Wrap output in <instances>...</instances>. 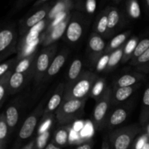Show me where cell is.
Segmentation results:
<instances>
[{"instance_id":"obj_1","label":"cell","mask_w":149,"mask_h":149,"mask_svg":"<svg viewBox=\"0 0 149 149\" xmlns=\"http://www.w3.org/2000/svg\"><path fill=\"white\" fill-rule=\"evenodd\" d=\"M98 76L90 71H84L81 77L72 84H65L64 100L88 99L90 92Z\"/></svg>"},{"instance_id":"obj_2","label":"cell","mask_w":149,"mask_h":149,"mask_svg":"<svg viewBox=\"0 0 149 149\" xmlns=\"http://www.w3.org/2000/svg\"><path fill=\"white\" fill-rule=\"evenodd\" d=\"M141 131L138 125H132L112 131L109 141L112 149H130L135 141V137Z\"/></svg>"},{"instance_id":"obj_3","label":"cell","mask_w":149,"mask_h":149,"mask_svg":"<svg viewBox=\"0 0 149 149\" xmlns=\"http://www.w3.org/2000/svg\"><path fill=\"white\" fill-rule=\"evenodd\" d=\"M87 99L64 100L55 112L57 121L61 125H67L78 119L84 113V106Z\"/></svg>"},{"instance_id":"obj_4","label":"cell","mask_w":149,"mask_h":149,"mask_svg":"<svg viewBox=\"0 0 149 149\" xmlns=\"http://www.w3.org/2000/svg\"><path fill=\"white\" fill-rule=\"evenodd\" d=\"M45 101V100H42L35 109V110L24 121L18 132L17 140H16L13 149H18L23 142L32 136L36 129L39 118L43 116Z\"/></svg>"},{"instance_id":"obj_5","label":"cell","mask_w":149,"mask_h":149,"mask_svg":"<svg viewBox=\"0 0 149 149\" xmlns=\"http://www.w3.org/2000/svg\"><path fill=\"white\" fill-rule=\"evenodd\" d=\"M57 49H58V45L55 43L44 47L38 53L36 65H35L34 77H33L35 82L37 84L43 80L48 68L50 66L55 57L56 56L55 54H56Z\"/></svg>"},{"instance_id":"obj_6","label":"cell","mask_w":149,"mask_h":149,"mask_svg":"<svg viewBox=\"0 0 149 149\" xmlns=\"http://www.w3.org/2000/svg\"><path fill=\"white\" fill-rule=\"evenodd\" d=\"M111 93L112 90L109 87L103 97L96 101L92 119L95 128L97 130L106 127V121L110 113L109 109L111 105Z\"/></svg>"},{"instance_id":"obj_7","label":"cell","mask_w":149,"mask_h":149,"mask_svg":"<svg viewBox=\"0 0 149 149\" xmlns=\"http://www.w3.org/2000/svg\"><path fill=\"white\" fill-rule=\"evenodd\" d=\"M17 34L14 25H8L0 31V60L3 61L17 51Z\"/></svg>"},{"instance_id":"obj_8","label":"cell","mask_w":149,"mask_h":149,"mask_svg":"<svg viewBox=\"0 0 149 149\" xmlns=\"http://www.w3.org/2000/svg\"><path fill=\"white\" fill-rule=\"evenodd\" d=\"M53 2H48L44 4L33 13L21 19L19 22V33L22 36H24L31 29L43 21L47 17Z\"/></svg>"},{"instance_id":"obj_9","label":"cell","mask_w":149,"mask_h":149,"mask_svg":"<svg viewBox=\"0 0 149 149\" xmlns=\"http://www.w3.org/2000/svg\"><path fill=\"white\" fill-rule=\"evenodd\" d=\"M82 13L79 12H72L71 17L67 26L65 37L67 42L76 44L83 36L84 30V20Z\"/></svg>"},{"instance_id":"obj_10","label":"cell","mask_w":149,"mask_h":149,"mask_svg":"<svg viewBox=\"0 0 149 149\" xmlns=\"http://www.w3.org/2000/svg\"><path fill=\"white\" fill-rule=\"evenodd\" d=\"M71 13L59 23L53 26H49L47 29V30L44 33L43 37H42V45H41L42 46L45 47L53 45L57 40H58L63 35L64 33H65L67 26L71 20Z\"/></svg>"},{"instance_id":"obj_11","label":"cell","mask_w":149,"mask_h":149,"mask_svg":"<svg viewBox=\"0 0 149 149\" xmlns=\"http://www.w3.org/2000/svg\"><path fill=\"white\" fill-rule=\"evenodd\" d=\"M106 45L102 36L97 33H93L90 35L87 44L89 55L93 65L104 54Z\"/></svg>"},{"instance_id":"obj_12","label":"cell","mask_w":149,"mask_h":149,"mask_svg":"<svg viewBox=\"0 0 149 149\" xmlns=\"http://www.w3.org/2000/svg\"><path fill=\"white\" fill-rule=\"evenodd\" d=\"M76 3L77 0H56L54 1L47 17L45 19L47 27L49 23L60 15L71 12L73 9H75Z\"/></svg>"},{"instance_id":"obj_13","label":"cell","mask_w":149,"mask_h":149,"mask_svg":"<svg viewBox=\"0 0 149 149\" xmlns=\"http://www.w3.org/2000/svg\"><path fill=\"white\" fill-rule=\"evenodd\" d=\"M65 84L64 83H60L58 87H56L54 91L53 94L51 96L49 100H48L46 105V107L44 109V113L42 117L50 116L52 115L54 112L59 109L61 105L62 104L64 98V93H65Z\"/></svg>"},{"instance_id":"obj_14","label":"cell","mask_w":149,"mask_h":149,"mask_svg":"<svg viewBox=\"0 0 149 149\" xmlns=\"http://www.w3.org/2000/svg\"><path fill=\"white\" fill-rule=\"evenodd\" d=\"M21 99L20 97L13 100L6 109L4 112L5 119L10 130V133L14 131L19 122V118L21 109Z\"/></svg>"},{"instance_id":"obj_15","label":"cell","mask_w":149,"mask_h":149,"mask_svg":"<svg viewBox=\"0 0 149 149\" xmlns=\"http://www.w3.org/2000/svg\"><path fill=\"white\" fill-rule=\"evenodd\" d=\"M34 77V71L19 73L14 71L9 81V94L13 95L18 93Z\"/></svg>"},{"instance_id":"obj_16","label":"cell","mask_w":149,"mask_h":149,"mask_svg":"<svg viewBox=\"0 0 149 149\" xmlns=\"http://www.w3.org/2000/svg\"><path fill=\"white\" fill-rule=\"evenodd\" d=\"M130 109L127 107H118L110 111L106 127L108 130H113L125 122L129 116Z\"/></svg>"},{"instance_id":"obj_17","label":"cell","mask_w":149,"mask_h":149,"mask_svg":"<svg viewBox=\"0 0 149 149\" xmlns=\"http://www.w3.org/2000/svg\"><path fill=\"white\" fill-rule=\"evenodd\" d=\"M125 23V15L116 7L109 6L107 36L114 33Z\"/></svg>"},{"instance_id":"obj_18","label":"cell","mask_w":149,"mask_h":149,"mask_svg":"<svg viewBox=\"0 0 149 149\" xmlns=\"http://www.w3.org/2000/svg\"><path fill=\"white\" fill-rule=\"evenodd\" d=\"M144 79H145V75L141 73L132 72L122 74L113 81V88L132 87V86L137 85Z\"/></svg>"},{"instance_id":"obj_19","label":"cell","mask_w":149,"mask_h":149,"mask_svg":"<svg viewBox=\"0 0 149 149\" xmlns=\"http://www.w3.org/2000/svg\"><path fill=\"white\" fill-rule=\"evenodd\" d=\"M68 52L67 49L61 51L60 53H58L56 56L54 58L53 61L51 63L50 66L48 68L46 74H45V77H44L43 80L45 81H49L50 79L55 77L60 71L63 66L65 64V61H66L67 58H68Z\"/></svg>"},{"instance_id":"obj_20","label":"cell","mask_w":149,"mask_h":149,"mask_svg":"<svg viewBox=\"0 0 149 149\" xmlns=\"http://www.w3.org/2000/svg\"><path fill=\"white\" fill-rule=\"evenodd\" d=\"M138 87L139 84L132 87L113 88L111 93V105H120L127 100Z\"/></svg>"},{"instance_id":"obj_21","label":"cell","mask_w":149,"mask_h":149,"mask_svg":"<svg viewBox=\"0 0 149 149\" xmlns=\"http://www.w3.org/2000/svg\"><path fill=\"white\" fill-rule=\"evenodd\" d=\"M38 53L36 51L34 53L22 58L17 61V63L15 68L14 71L19 73L29 72V71H34L36 61L37 58Z\"/></svg>"},{"instance_id":"obj_22","label":"cell","mask_w":149,"mask_h":149,"mask_svg":"<svg viewBox=\"0 0 149 149\" xmlns=\"http://www.w3.org/2000/svg\"><path fill=\"white\" fill-rule=\"evenodd\" d=\"M83 61L81 58H75L71 62L67 74V83L65 84H72L77 81L83 73Z\"/></svg>"},{"instance_id":"obj_23","label":"cell","mask_w":149,"mask_h":149,"mask_svg":"<svg viewBox=\"0 0 149 149\" xmlns=\"http://www.w3.org/2000/svg\"><path fill=\"white\" fill-rule=\"evenodd\" d=\"M108 13H109V6L99 13L95 20V31L102 36H107Z\"/></svg>"},{"instance_id":"obj_24","label":"cell","mask_w":149,"mask_h":149,"mask_svg":"<svg viewBox=\"0 0 149 149\" xmlns=\"http://www.w3.org/2000/svg\"><path fill=\"white\" fill-rule=\"evenodd\" d=\"M130 33L131 31H127L123 32V33L115 36L113 39H111L109 44L106 45L104 53H111L114 50L125 45L127 42V39H128Z\"/></svg>"},{"instance_id":"obj_25","label":"cell","mask_w":149,"mask_h":149,"mask_svg":"<svg viewBox=\"0 0 149 149\" xmlns=\"http://www.w3.org/2000/svg\"><path fill=\"white\" fill-rule=\"evenodd\" d=\"M70 141V129L68 127H60L54 132L53 143L60 147L68 145Z\"/></svg>"},{"instance_id":"obj_26","label":"cell","mask_w":149,"mask_h":149,"mask_svg":"<svg viewBox=\"0 0 149 149\" xmlns=\"http://www.w3.org/2000/svg\"><path fill=\"white\" fill-rule=\"evenodd\" d=\"M108 87H107L106 85V79L104 78L98 77V78L93 84V87L92 88L89 97H92V98L95 99L96 101H97L103 97Z\"/></svg>"},{"instance_id":"obj_27","label":"cell","mask_w":149,"mask_h":149,"mask_svg":"<svg viewBox=\"0 0 149 149\" xmlns=\"http://www.w3.org/2000/svg\"><path fill=\"white\" fill-rule=\"evenodd\" d=\"M125 13L132 20L139 18L141 15V10L138 0H125Z\"/></svg>"},{"instance_id":"obj_28","label":"cell","mask_w":149,"mask_h":149,"mask_svg":"<svg viewBox=\"0 0 149 149\" xmlns=\"http://www.w3.org/2000/svg\"><path fill=\"white\" fill-rule=\"evenodd\" d=\"M139 42V39L137 36H132L126 42L124 47L123 58H122V63L125 64L128 61H130L135 50V48Z\"/></svg>"},{"instance_id":"obj_29","label":"cell","mask_w":149,"mask_h":149,"mask_svg":"<svg viewBox=\"0 0 149 149\" xmlns=\"http://www.w3.org/2000/svg\"><path fill=\"white\" fill-rule=\"evenodd\" d=\"M97 8V0H77L76 7L78 11L92 15L95 13Z\"/></svg>"},{"instance_id":"obj_30","label":"cell","mask_w":149,"mask_h":149,"mask_svg":"<svg viewBox=\"0 0 149 149\" xmlns=\"http://www.w3.org/2000/svg\"><path fill=\"white\" fill-rule=\"evenodd\" d=\"M14 71L7 73L0 77V106H2L6 98L9 95V81Z\"/></svg>"},{"instance_id":"obj_31","label":"cell","mask_w":149,"mask_h":149,"mask_svg":"<svg viewBox=\"0 0 149 149\" xmlns=\"http://www.w3.org/2000/svg\"><path fill=\"white\" fill-rule=\"evenodd\" d=\"M149 121V85L145 90L143 95L140 122L142 125H146Z\"/></svg>"},{"instance_id":"obj_32","label":"cell","mask_w":149,"mask_h":149,"mask_svg":"<svg viewBox=\"0 0 149 149\" xmlns=\"http://www.w3.org/2000/svg\"><path fill=\"white\" fill-rule=\"evenodd\" d=\"M10 134V130L6 121L5 115L4 113H2L0 116V149H6Z\"/></svg>"},{"instance_id":"obj_33","label":"cell","mask_w":149,"mask_h":149,"mask_svg":"<svg viewBox=\"0 0 149 149\" xmlns=\"http://www.w3.org/2000/svg\"><path fill=\"white\" fill-rule=\"evenodd\" d=\"M124 47H121L119 49H116L113 52H112L110 55L109 64H108L107 68H106V72H111L113 71L118 66L120 63H122V58H123V52H124Z\"/></svg>"},{"instance_id":"obj_34","label":"cell","mask_w":149,"mask_h":149,"mask_svg":"<svg viewBox=\"0 0 149 149\" xmlns=\"http://www.w3.org/2000/svg\"><path fill=\"white\" fill-rule=\"evenodd\" d=\"M149 48V38H145L143 39L142 40L138 42V45H137L135 50L134 52L133 55L132 57V59L130 60V63L135 61V60L138 59L141 55H142Z\"/></svg>"},{"instance_id":"obj_35","label":"cell","mask_w":149,"mask_h":149,"mask_svg":"<svg viewBox=\"0 0 149 149\" xmlns=\"http://www.w3.org/2000/svg\"><path fill=\"white\" fill-rule=\"evenodd\" d=\"M51 130L45 132V133L37 135L36 137V141L33 149H45V147L47 146V142L50 137Z\"/></svg>"},{"instance_id":"obj_36","label":"cell","mask_w":149,"mask_h":149,"mask_svg":"<svg viewBox=\"0 0 149 149\" xmlns=\"http://www.w3.org/2000/svg\"><path fill=\"white\" fill-rule=\"evenodd\" d=\"M52 123H53L52 115L42 117L41 123L39 126V129H38L37 135H40V134L45 133V132L50 130L52 127Z\"/></svg>"},{"instance_id":"obj_37","label":"cell","mask_w":149,"mask_h":149,"mask_svg":"<svg viewBox=\"0 0 149 149\" xmlns=\"http://www.w3.org/2000/svg\"><path fill=\"white\" fill-rule=\"evenodd\" d=\"M17 63V58L10 59L9 61H6V62L2 63L1 64V65H0V77H2L3 75H4L7 73L10 72V71H14L15 68Z\"/></svg>"},{"instance_id":"obj_38","label":"cell","mask_w":149,"mask_h":149,"mask_svg":"<svg viewBox=\"0 0 149 149\" xmlns=\"http://www.w3.org/2000/svg\"><path fill=\"white\" fill-rule=\"evenodd\" d=\"M110 55L111 53H104L93 65L95 67L96 71L97 72H102V71H106L108 64H109V58H110Z\"/></svg>"},{"instance_id":"obj_39","label":"cell","mask_w":149,"mask_h":149,"mask_svg":"<svg viewBox=\"0 0 149 149\" xmlns=\"http://www.w3.org/2000/svg\"><path fill=\"white\" fill-rule=\"evenodd\" d=\"M149 141V136L148 134L146 133L142 134L140 137H138L137 139H135V143L133 144V149H142L144 146L148 143Z\"/></svg>"},{"instance_id":"obj_40","label":"cell","mask_w":149,"mask_h":149,"mask_svg":"<svg viewBox=\"0 0 149 149\" xmlns=\"http://www.w3.org/2000/svg\"><path fill=\"white\" fill-rule=\"evenodd\" d=\"M149 62V48L142 55L139 57L138 59L135 60V61L130 62V64L132 65H135V66H139V65H144V64L147 63Z\"/></svg>"},{"instance_id":"obj_41","label":"cell","mask_w":149,"mask_h":149,"mask_svg":"<svg viewBox=\"0 0 149 149\" xmlns=\"http://www.w3.org/2000/svg\"><path fill=\"white\" fill-rule=\"evenodd\" d=\"M94 146V142L93 141H87L85 142L82 143L79 146L77 147L75 149H93Z\"/></svg>"},{"instance_id":"obj_42","label":"cell","mask_w":149,"mask_h":149,"mask_svg":"<svg viewBox=\"0 0 149 149\" xmlns=\"http://www.w3.org/2000/svg\"><path fill=\"white\" fill-rule=\"evenodd\" d=\"M31 1H33V0H17L15 5V10H18L23 8V7H25L26 4H28Z\"/></svg>"},{"instance_id":"obj_43","label":"cell","mask_w":149,"mask_h":149,"mask_svg":"<svg viewBox=\"0 0 149 149\" xmlns=\"http://www.w3.org/2000/svg\"><path fill=\"white\" fill-rule=\"evenodd\" d=\"M49 0H36L35 1V3L33 5V9H38L40 7L43 6L44 4H47V1H49Z\"/></svg>"},{"instance_id":"obj_44","label":"cell","mask_w":149,"mask_h":149,"mask_svg":"<svg viewBox=\"0 0 149 149\" xmlns=\"http://www.w3.org/2000/svg\"><path fill=\"white\" fill-rule=\"evenodd\" d=\"M101 149H111L110 143H109V138H108L107 137L103 138V142H102Z\"/></svg>"},{"instance_id":"obj_45","label":"cell","mask_w":149,"mask_h":149,"mask_svg":"<svg viewBox=\"0 0 149 149\" xmlns=\"http://www.w3.org/2000/svg\"><path fill=\"white\" fill-rule=\"evenodd\" d=\"M35 141H36V138L34 139L31 140L27 145L25 146L24 147H23L21 149H33V147H34L35 145Z\"/></svg>"},{"instance_id":"obj_46","label":"cell","mask_w":149,"mask_h":149,"mask_svg":"<svg viewBox=\"0 0 149 149\" xmlns=\"http://www.w3.org/2000/svg\"><path fill=\"white\" fill-rule=\"evenodd\" d=\"M45 149H61V148L58 146L55 145L53 142L49 143L47 144L46 147H45Z\"/></svg>"},{"instance_id":"obj_47","label":"cell","mask_w":149,"mask_h":149,"mask_svg":"<svg viewBox=\"0 0 149 149\" xmlns=\"http://www.w3.org/2000/svg\"><path fill=\"white\" fill-rule=\"evenodd\" d=\"M143 4L146 10L149 11V0H143Z\"/></svg>"},{"instance_id":"obj_48","label":"cell","mask_w":149,"mask_h":149,"mask_svg":"<svg viewBox=\"0 0 149 149\" xmlns=\"http://www.w3.org/2000/svg\"><path fill=\"white\" fill-rule=\"evenodd\" d=\"M122 1V0H112V1H113V2L114 3V4H120L121 1Z\"/></svg>"},{"instance_id":"obj_49","label":"cell","mask_w":149,"mask_h":149,"mask_svg":"<svg viewBox=\"0 0 149 149\" xmlns=\"http://www.w3.org/2000/svg\"><path fill=\"white\" fill-rule=\"evenodd\" d=\"M142 149H149V141H148V143H147L144 146L143 148Z\"/></svg>"},{"instance_id":"obj_50","label":"cell","mask_w":149,"mask_h":149,"mask_svg":"<svg viewBox=\"0 0 149 149\" xmlns=\"http://www.w3.org/2000/svg\"><path fill=\"white\" fill-rule=\"evenodd\" d=\"M146 133L148 134V136H149V124H148V127H147V130H146Z\"/></svg>"},{"instance_id":"obj_51","label":"cell","mask_w":149,"mask_h":149,"mask_svg":"<svg viewBox=\"0 0 149 149\" xmlns=\"http://www.w3.org/2000/svg\"><path fill=\"white\" fill-rule=\"evenodd\" d=\"M132 149H133V148H132Z\"/></svg>"}]
</instances>
